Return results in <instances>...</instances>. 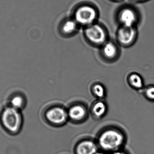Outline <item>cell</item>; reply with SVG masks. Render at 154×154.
<instances>
[{
    "label": "cell",
    "mask_w": 154,
    "mask_h": 154,
    "mask_svg": "<svg viewBox=\"0 0 154 154\" xmlns=\"http://www.w3.org/2000/svg\"><path fill=\"white\" fill-rule=\"evenodd\" d=\"M125 133L120 128L114 126H109L103 128L97 138L99 148L107 153L122 150L125 143Z\"/></svg>",
    "instance_id": "obj_1"
},
{
    "label": "cell",
    "mask_w": 154,
    "mask_h": 154,
    "mask_svg": "<svg viewBox=\"0 0 154 154\" xmlns=\"http://www.w3.org/2000/svg\"><path fill=\"white\" fill-rule=\"evenodd\" d=\"M0 123L5 132L13 135L17 134L20 132L23 125L21 111L6 106L0 114Z\"/></svg>",
    "instance_id": "obj_2"
},
{
    "label": "cell",
    "mask_w": 154,
    "mask_h": 154,
    "mask_svg": "<svg viewBox=\"0 0 154 154\" xmlns=\"http://www.w3.org/2000/svg\"><path fill=\"white\" fill-rule=\"evenodd\" d=\"M84 36L88 43L95 47H100L108 41V33L105 28L94 23L85 27Z\"/></svg>",
    "instance_id": "obj_3"
},
{
    "label": "cell",
    "mask_w": 154,
    "mask_h": 154,
    "mask_svg": "<svg viewBox=\"0 0 154 154\" xmlns=\"http://www.w3.org/2000/svg\"><path fill=\"white\" fill-rule=\"evenodd\" d=\"M45 121L55 127H62L69 121L67 109L60 105L51 106L44 111Z\"/></svg>",
    "instance_id": "obj_4"
},
{
    "label": "cell",
    "mask_w": 154,
    "mask_h": 154,
    "mask_svg": "<svg viewBox=\"0 0 154 154\" xmlns=\"http://www.w3.org/2000/svg\"><path fill=\"white\" fill-rule=\"evenodd\" d=\"M97 9L88 4L80 5L74 12V18L79 25L88 27L95 23L97 18Z\"/></svg>",
    "instance_id": "obj_5"
},
{
    "label": "cell",
    "mask_w": 154,
    "mask_h": 154,
    "mask_svg": "<svg viewBox=\"0 0 154 154\" xmlns=\"http://www.w3.org/2000/svg\"><path fill=\"white\" fill-rule=\"evenodd\" d=\"M117 19L120 26L137 27L140 20V13L135 7L126 5L118 13Z\"/></svg>",
    "instance_id": "obj_6"
},
{
    "label": "cell",
    "mask_w": 154,
    "mask_h": 154,
    "mask_svg": "<svg viewBox=\"0 0 154 154\" xmlns=\"http://www.w3.org/2000/svg\"><path fill=\"white\" fill-rule=\"evenodd\" d=\"M138 36L137 27L120 26L117 32L119 45L124 48L132 47L136 42Z\"/></svg>",
    "instance_id": "obj_7"
},
{
    "label": "cell",
    "mask_w": 154,
    "mask_h": 154,
    "mask_svg": "<svg viewBox=\"0 0 154 154\" xmlns=\"http://www.w3.org/2000/svg\"><path fill=\"white\" fill-rule=\"evenodd\" d=\"M67 109L69 120L74 124L83 123L88 117L90 112L88 107L82 102H75L71 104Z\"/></svg>",
    "instance_id": "obj_8"
},
{
    "label": "cell",
    "mask_w": 154,
    "mask_h": 154,
    "mask_svg": "<svg viewBox=\"0 0 154 154\" xmlns=\"http://www.w3.org/2000/svg\"><path fill=\"white\" fill-rule=\"evenodd\" d=\"M100 52L102 59L108 63L115 62L120 56V50L118 45L109 41L100 47Z\"/></svg>",
    "instance_id": "obj_9"
},
{
    "label": "cell",
    "mask_w": 154,
    "mask_h": 154,
    "mask_svg": "<svg viewBox=\"0 0 154 154\" xmlns=\"http://www.w3.org/2000/svg\"><path fill=\"white\" fill-rule=\"evenodd\" d=\"M98 146L97 142L91 139L81 140L76 145L75 154H96L98 152Z\"/></svg>",
    "instance_id": "obj_10"
},
{
    "label": "cell",
    "mask_w": 154,
    "mask_h": 154,
    "mask_svg": "<svg viewBox=\"0 0 154 154\" xmlns=\"http://www.w3.org/2000/svg\"><path fill=\"white\" fill-rule=\"evenodd\" d=\"M108 109L106 102L104 100L97 99L92 103L89 112L93 118L100 119L106 115Z\"/></svg>",
    "instance_id": "obj_11"
},
{
    "label": "cell",
    "mask_w": 154,
    "mask_h": 154,
    "mask_svg": "<svg viewBox=\"0 0 154 154\" xmlns=\"http://www.w3.org/2000/svg\"><path fill=\"white\" fill-rule=\"evenodd\" d=\"M27 99L23 93L16 92L10 96L8 106L21 111L26 106Z\"/></svg>",
    "instance_id": "obj_12"
},
{
    "label": "cell",
    "mask_w": 154,
    "mask_h": 154,
    "mask_svg": "<svg viewBox=\"0 0 154 154\" xmlns=\"http://www.w3.org/2000/svg\"><path fill=\"white\" fill-rule=\"evenodd\" d=\"M79 26V24L74 19H67L60 25V33L66 37L72 36L77 32Z\"/></svg>",
    "instance_id": "obj_13"
},
{
    "label": "cell",
    "mask_w": 154,
    "mask_h": 154,
    "mask_svg": "<svg viewBox=\"0 0 154 154\" xmlns=\"http://www.w3.org/2000/svg\"><path fill=\"white\" fill-rule=\"evenodd\" d=\"M127 82L131 88L136 90H143L145 88L143 77L136 72H133L128 75Z\"/></svg>",
    "instance_id": "obj_14"
},
{
    "label": "cell",
    "mask_w": 154,
    "mask_h": 154,
    "mask_svg": "<svg viewBox=\"0 0 154 154\" xmlns=\"http://www.w3.org/2000/svg\"><path fill=\"white\" fill-rule=\"evenodd\" d=\"M91 93L97 99L103 100L106 95V90L105 86L99 82H96L91 85Z\"/></svg>",
    "instance_id": "obj_15"
},
{
    "label": "cell",
    "mask_w": 154,
    "mask_h": 154,
    "mask_svg": "<svg viewBox=\"0 0 154 154\" xmlns=\"http://www.w3.org/2000/svg\"><path fill=\"white\" fill-rule=\"evenodd\" d=\"M143 93L146 98L154 102V85H151L144 88Z\"/></svg>",
    "instance_id": "obj_16"
},
{
    "label": "cell",
    "mask_w": 154,
    "mask_h": 154,
    "mask_svg": "<svg viewBox=\"0 0 154 154\" xmlns=\"http://www.w3.org/2000/svg\"><path fill=\"white\" fill-rule=\"evenodd\" d=\"M110 154H128L126 152L122 150H119V151H116V152H113L109 153Z\"/></svg>",
    "instance_id": "obj_17"
},
{
    "label": "cell",
    "mask_w": 154,
    "mask_h": 154,
    "mask_svg": "<svg viewBox=\"0 0 154 154\" xmlns=\"http://www.w3.org/2000/svg\"><path fill=\"white\" fill-rule=\"evenodd\" d=\"M131 1L136 3H142L148 2L150 0H131Z\"/></svg>",
    "instance_id": "obj_18"
},
{
    "label": "cell",
    "mask_w": 154,
    "mask_h": 154,
    "mask_svg": "<svg viewBox=\"0 0 154 154\" xmlns=\"http://www.w3.org/2000/svg\"><path fill=\"white\" fill-rule=\"evenodd\" d=\"M113 1H116V2H120V1H122V0H113Z\"/></svg>",
    "instance_id": "obj_19"
}]
</instances>
